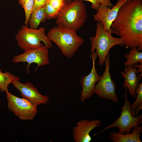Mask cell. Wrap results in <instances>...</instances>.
Wrapping results in <instances>:
<instances>
[{
  "instance_id": "8992f818",
  "label": "cell",
  "mask_w": 142,
  "mask_h": 142,
  "mask_svg": "<svg viewBox=\"0 0 142 142\" xmlns=\"http://www.w3.org/2000/svg\"><path fill=\"white\" fill-rule=\"evenodd\" d=\"M125 93L124 96L125 102L122 107L120 115L115 121L106 127L103 130L98 133L94 135L101 133L106 130L113 128L118 129V133L121 134L130 133L133 128L139 125L142 123V114L138 116L135 115L131 110V103L127 97V89L125 88Z\"/></svg>"
},
{
  "instance_id": "9a60e30c",
  "label": "cell",
  "mask_w": 142,
  "mask_h": 142,
  "mask_svg": "<svg viewBox=\"0 0 142 142\" xmlns=\"http://www.w3.org/2000/svg\"><path fill=\"white\" fill-rule=\"evenodd\" d=\"M131 133L121 134L119 133L110 132L109 138L113 142H141L140 138L142 133L141 126L134 127Z\"/></svg>"
},
{
  "instance_id": "d6986e66",
  "label": "cell",
  "mask_w": 142,
  "mask_h": 142,
  "mask_svg": "<svg viewBox=\"0 0 142 142\" xmlns=\"http://www.w3.org/2000/svg\"><path fill=\"white\" fill-rule=\"evenodd\" d=\"M14 76L8 72L4 73L0 69V90L2 92L8 90V87L14 78Z\"/></svg>"
},
{
  "instance_id": "44dd1931",
  "label": "cell",
  "mask_w": 142,
  "mask_h": 142,
  "mask_svg": "<svg viewBox=\"0 0 142 142\" xmlns=\"http://www.w3.org/2000/svg\"><path fill=\"white\" fill-rule=\"evenodd\" d=\"M90 2L92 3L91 8L97 11L101 5H105L110 8L114 5L110 0H81Z\"/></svg>"
},
{
  "instance_id": "4fadbf2b",
  "label": "cell",
  "mask_w": 142,
  "mask_h": 142,
  "mask_svg": "<svg viewBox=\"0 0 142 142\" xmlns=\"http://www.w3.org/2000/svg\"><path fill=\"white\" fill-rule=\"evenodd\" d=\"M100 120H82L77 122L73 130L74 140L75 142H89L92 139L90 133L93 129L101 125Z\"/></svg>"
},
{
  "instance_id": "30bf717a",
  "label": "cell",
  "mask_w": 142,
  "mask_h": 142,
  "mask_svg": "<svg viewBox=\"0 0 142 142\" xmlns=\"http://www.w3.org/2000/svg\"><path fill=\"white\" fill-rule=\"evenodd\" d=\"M19 77L14 76L11 84L20 92L23 97L37 107L41 104H46L49 101V97L40 94L31 82L23 84L19 82Z\"/></svg>"
},
{
  "instance_id": "7a4b0ae2",
  "label": "cell",
  "mask_w": 142,
  "mask_h": 142,
  "mask_svg": "<svg viewBox=\"0 0 142 142\" xmlns=\"http://www.w3.org/2000/svg\"><path fill=\"white\" fill-rule=\"evenodd\" d=\"M47 36L68 58L72 57L84 42V39L77 35L76 30L59 25L50 29Z\"/></svg>"
},
{
  "instance_id": "2e32d148",
  "label": "cell",
  "mask_w": 142,
  "mask_h": 142,
  "mask_svg": "<svg viewBox=\"0 0 142 142\" xmlns=\"http://www.w3.org/2000/svg\"><path fill=\"white\" fill-rule=\"evenodd\" d=\"M47 19H48L44 6L32 13L28 22L30 28L37 29L41 22H44Z\"/></svg>"
},
{
  "instance_id": "e0dca14e",
  "label": "cell",
  "mask_w": 142,
  "mask_h": 142,
  "mask_svg": "<svg viewBox=\"0 0 142 142\" xmlns=\"http://www.w3.org/2000/svg\"><path fill=\"white\" fill-rule=\"evenodd\" d=\"M129 53L125 54L124 57L126 59L124 63L126 67L132 66L139 63L142 64V53L136 47H134L129 50Z\"/></svg>"
},
{
  "instance_id": "5b68a950",
  "label": "cell",
  "mask_w": 142,
  "mask_h": 142,
  "mask_svg": "<svg viewBox=\"0 0 142 142\" xmlns=\"http://www.w3.org/2000/svg\"><path fill=\"white\" fill-rule=\"evenodd\" d=\"M19 47L24 51L36 49L44 45L48 48L52 46V43L45 34V29L43 27L33 29L27 25H22L15 36Z\"/></svg>"
},
{
  "instance_id": "d4e9b609",
  "label": "cell",
  "mask_w": 142,
  "mask_h": 142,
  "mask_svg": "<svg viewBox=\"0 0 142 142\" xmlns=\"http://www.w3.org/2000/svg\"><path fill=\"white\" fill-rule=\"evenodd\" d=\"M132 66L134 67H137V73L139 72H141V74H142V64H140V65H138L137 64H135L133 65Z\"/></svg>"
},
{
  "instance_id": "8fae6325",
  "label": "cell",
  "mask_w": 142,
  "mask_h": 142,
  "mask_svg": "<svg viewBox=\"0 0 142 142\" xmlns=\"http://www.w3.org/2000/svg\"><path fill=\"white\" fill-rule=\"evenodd\" d=\"M90 56L93 63L91 70L88 75L83 76L80 80L82 87L80 95L82 102L84 101L93 95L95 84L101 77V76L98 74L95 67V61L97 58L96 52L95 51H92Z\"/></svg>"
},
{
  "instance_id": "4316f807",
  "label": "cell",
  "mask_w": 142,
  "mask_h": 142,
  "mask_svg": "<svg viewBox=\"0 0 142 142\" xmlns=\"http://www.w3.org/2000/svg\"></svg>"
},
{
  "instance_id": "277c9868",
  "label": "cell",
  "mask_w": 142,
  "mask_h": 142,
  "mask_svg": "<svg viewBox=\"0 0 142 142\" xmlns=\"http://www.w3.org/2000/svg\"><path fill=\"white\" fill-rule=\"evenodd\" d=\"M111 34L110 31H106L102 23L98 22L95 36L90 37L91 44L90 51L96 50L97 57H99L98 63L100 66L104 65L106 56L112 47L117 45H123L120 38L114 37Z\"/></svg>"
},
{
  "instance_id": "ba28073f",
  "label": "cell",
  "mask_w": 142,
  "mask_h": 142,
  "mask_svg": "<svg viewBox=\"0 0 142 142\" xmlns=\"http://www.w3.org/2000/svg\"><path fill=\"white\" fill-rule=\"evenodd\" d=\"M105 68L100 79L95 85L94 93L100 98L117 103L118 99L115 92V82L111 78L110 72V62L108 54L104 62Z\"/></svg>"
},
{
  "instance_id": "ffe728a7",
  "label": "cell",
  "mask_w": 142,
  "mask_h": 142,
  "mask_svg": "<svg viewBox=\"0 0 142 142\" xmlns=\"http://www.w3.org/2000/svg\"><path fill=\"white\" fill-rule=\"evenodd\" d=\"M136 94H137V97L136 100L133 104L131 105L132 110L134 114V110L139 105L142 104V83H138L135 90Z\"/></svg>"
},
{
  "instance_id": "6da1fadb",
  "label": "cell",
  "mask_w": 142,
  "mask_h": 142,
  "mask_svg": "<svg viewBox=\"0 0 142 142\" xmlns=\"http://www.w3.org/2000/svg\"><path fill=\"white\" fill-rule=\"evenodd\" d=\"M110 31L120 37L123 45L142 50V0H127L120 8Z\"/></svg>"
},
{
  "instance_id": "3957f363",
  "label": "cell",
  "mask_w": 142,
  "mask_h": 142,
  "mask_svg": "<svg viewBox=\"0 0 142 142\" xmlns=\"http://www.w3.org/2000/svg\"><path fill=\"white\" fill-rule=\"evenodd\" d=\"M87 16L86 6L83 1H72L59 12L56 23L57 25L77 31L83 26Z\"/></svg>"
},
{
  "instance_id": "7402d4cb",
  "label": "cell",
  "mask_w": 142,
  "mask_h": 142,
  "mask_svg": "<svg viewBox=\"0 0 142 142\" xmlns=\"http://www.w3.org/2000/svg\"><path fill=\"white\" fill-rule=\"evenodd\" d=\"M72 0H48V3L59 12Z\"/></svg>"
},
{
  "instance_id": "52a82bcc",
  "label": "cell",
  "mask_w": 142,
  "mask_h": 142,
  "mask_svg": "<svg viewBox=\"0 0 142 142\" xmlns=\"http://www.w3.org/2000/svg\"><path fill=\"white\" fill-rule=\"evenodd\" d=\"M6 92L9 110L21 120H32L37 113V107L27 99L12 94L8 90Z\"/></svg>"
},
{
  "instance_id": "9c48e42d",
  "label": "cell",
  "mask_w": 142,
  "mask_h": 142,
  "mask_svg": "<svg viewBox=\"0 0 142 142\" xmlns=\"http://www.w3.org/2000/svg\"><path fill=\"white\" fill-rule=\"evenodd\" d=\"M12 62L14 63H27L28 64L26 66L27 73H29L31 64L33 63L37 64L35 72L40 66L49 64L48 48L44 45L38 48L24 51L23 53L14 56Z\"/></svg>"
},
{
  "instance_id": "603a6c76",
  "label": "cell",
  "mask_w": 142,
  "mask_h": 142,
  "mask_svg": "<svg viewBox=\"0 0 142 142\" xmlns=\"http://www.w3.org/2000/svg\"><path fill=\"white\" fill-rule=\"evenodd\" d=\"M45 12L48 19L56 18L59 12L48 3L44 6Z\"/></svg>"
},
{
  "instance_id": "5bb4252c",
  "label": "cell",
  "mask_w": 142,
  "mask_h": 142,
  "mask_svg": "<svg viewBox=\"0 0 142 142\" xmlns=\"http://www.w3.org/2000/svg\"><path fill=\"white\" fill-rule=\"evenodd\" d=\"M124 72H121L122 77L124 78L123 87L129 90L130 95L133 97L136 98L135 90L139 83L138 78L136 76L137 68L132 66L126 67Z\"/></svg>"
},
{
  "instance_id": "7c38bea8",
  "label": "cell",
  "mask_w": 142,
  "mask_h": 142,
  "mask_svg": "<svg viewBox=\"0 0 142 142\" xmlns=\"http://www.w3.org/2000/svg\"><path fill=\"white\" fill-rule=\"evenodd\" d=\"M127 0H118L116 4L112 8L102 5L94 15L95 20L100 22L106 31H110L111 26L116 18L120 7Z\"/></svg>"
},
{
  "instance_id": "cb8c5ba5",
  "label": "cell",
  "mask_w": 142,
  "mask_h": 142,
  "mask_svg": "<svg viewBox=\"0 0 142 142\" xmlns=\"http://www.w3.org/2000/svg\"><path fill=\"white\" fill-rule=\"evenodd\" d=\"M34 6L32 12L44 6L48 3V0H34Z\"/></svg>"
},
{
  "instance_id": "484cf974",
  "label": "cell",
  "mask_w": 142,
  "mask_h": 142,
  "mask_svg": "<svg viewBox=\"0 0 142 142\" xmlns=\"http://www.w3.org/2000/svg\"><path fill=\"white\" fill-rule=\"evenodd\" d=\"M142 108V104L139 105L136 108L134 109V114L135 115H136L139 111Z\"/></svg>"
},
{
  "instance_id": "ac0fdd59",
  "label": "cell",
  "mask_w": 142,
  "mask_h": 142,
  "mask_svg": "<svg viewBox=\"0 0 142 142\" xmlns=\"http://www.w3.org/2000/svg\"><path fill=\"white\" fill-rule=\"evenodd\" d=\"M19 3L23 8L25 13V20L24 24L27 25L30 16L33 9L34 0H18Z\"/></svg>"
}]
</instances>
